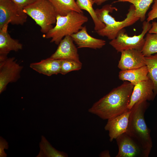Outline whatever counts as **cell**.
Returning a JSON list of instances; mask_svg holds the SVG:
<instances>
[{
    "instance_id": "4dcf8cb0",
    "label": "cell",
    "mask_w": 157,
    "mask_h": 157,
    "mask_svg": "<svg viewBox=\"0 0 157 157\" xmlns=\"http://www.w3.org/2000/svg\"><path fill=\"white\" fill-rule=\"evenodd\" d=\"M128 0H119L118 1L126 2Z\"/></svg>"
},
{
    "instance_id": "2e32d148",
    "label": "cell",
    "mask_w": 157,
    "mask_h": 157,
    "mask_svg": "<svg viewBox=\"0 0 157 157\" xmlns=\"http://www.w3.org/2000/svg\"><path fill=\"white\" fill-rule=\"evenodd\" d=\"M61 59L50 57L40 62L32 63L30 67L38 73L48 76L60 74Z\"/></svg>"
},
{
    "instance_id": "5bb4252c",
    "label": "cell",
    "mask_w": 157,
    "mask_h": 157,
    "mask_svg": "<svg viewBox=\"0 0 157 157\" xmlns=\"http://www.w3.org/2000/svg\"><path fill=\"white\" fill-rule=\"evenodd\" d=\"M71 36L78 48L100 49L106 44L105 40L94 38L89 35L85 26H83L79 31Z\"/></svg>"
},
{
    "instance_id": "9c48e42d",
    "label": "cell",
    "mask_w": 157,
    "mask_h": 157,
    "mask_svg": "<svg viewBox=\"0 0 157 157\" xmlns=\"http://www.w3.org/2000/svg\"><path fill=\"white\" fill-rule=\"evenodd\" d=\"M115 140L118 148L116 157H148L141 144L127 133Z\"/></svg>"
},
{
    "instance_id": "e0dca14e",
    "label": "cell",
    "mask_w": 157,
    "mask_h": 157,
    "mask_svg": "<svg viewBox=\"0 0 157 157\" xmlns=\"http://www.w3.org/2000/svg\"><path fill=\"white\" fill-rule=\"evenodd\" d=\"M148 72L146 65L136 69L121 70L118 77L120 80L129 82L134 86L140 82L149 79Z\"/></svg>"
},
{
    "instance_id": "4fadbf2b",
    "label": "cell",
    "mask_w": 157,
    "mask_h": 157,
    "mask_svg": "<svg viewBox=\"0 0 157 157\" xmlns=\"http://www.w3.org/2000/svg\"><path fill=\"white\" fill-rule=\"evenodd\" d=\"M55 51L50 57L54 59H71L80 62L77 48L71 36L65 37L58 44Z\"/></svg>"
},
{
    "instance_id": "9a60e30c",
    "label": "cell",
    "mask_w": 157,
    "mask_h": 157,
    "mask_svg": "<svg viewBox=\"0 0 157 157\" xmlns=\"http://www.w3.org/2000/svg\"><path fill=\"white\" fill-rule=\"evenodd\" d=\"M8 24H5L0 28V58H6L11 51H17L23 47L22 43L11 38L8 33Z\"/></svg>"
},
{
    "instance_id": "3957f363",
    "label": "cell",
    "mask_w": 157,
    "mask_h": 157,
    "mask_svg": "<svg viewBox=\"0 0 157 157\" xmlns=\"http://www.w3.org/2000/svg\"><path fill=\"white\" fill-rule=\"evenodd\" d=\"M95 10L99 20L105 25L104 28L95 32L99 35L106 37L111 40L116 38L121 30L133 25L140 19L134 15L135 8L133 4L130 6L126 17L121 21H116L109 14L114 10H117V8L111 4L105 5L101 8H97Z\"/></svg>"
},
{
    "instance_id": "52a82bcc",
    "label": "cell",
    "mask_w": 157,
    "mask_h": 157,
    "mask_svg": "<svg viewBox=\"0 0 157 157\" xmlns=\"http://www.w3.org/2000/svg\"><path fill=\"white\" fill-rule=\"evenodd\" d=\"M23 66L14 57L0 59V94L6 90L10 83L15 82L20 78Z\"/></svg>"
},
{
    "instance_id": "83f0119b",
    "label": "cell",
    "mask_w": 157,
    "mask_h": 157,
    "mask_svg": "<svg viewBox=\"0 0 157 157\" xmlns=\"http://www.w3.org/2000/svg\"><path fill=\"white\" fill-rule=\"evenodd\" d=\"M151 24V27L148 33L157 34V22H152Z\"/></svg>"
},
{
    "instance_id": "d6986e66",
    "label": "cell",
    "mask_w": 157,
    "mask_h": 157,
    "mask_svg": "<svg viewBox=\"0 0 157 157\" xmlns=\"http://www.w3.org/2000/svg\"><path fill=\"white\" fill-rule=\"evenodd\" d=\"M39 143L40 151L36 157H67V154L63 151H59L53 147L46 138L41 136Z\"/></svg>"
},
{
    "instance_id": "44dd1931",
    "label": "cell",
    "mask_w": 157,
    "mask_h": 157,
    "mask_svg": "<svg viewBox=\"0 0 157 157\" xmlns=\"http://www.w3.org/2000/svg\"><path fill=\"white\" fill-rule=\"evenodd\" d=\"M145 59L148 71V76L153 82L154 93L155 97L157 94V53L145 56Z\"/></svg>"
},
{
    "instance_id": "d4e9b609",
    "label": "cell",
    "mask_w": 157,
    "mask_h": 157,
    "mask_svg": "<svg viewBox=\"0 0 157 157\" xmlns=\"http://www.w3.org/2000/svg\"><path fill=\"white\" fill-rule=\"evenodd\" d=\"M151 10L148 14L147 21L149 22L154 19L157 18V0H154Z\"/></svg>"
},
{
    "instance_id": "ac0fdd59",
    "label": "cell",
    "mask_w": 157,
    "mask_h": 157,
    "mask_svg": "<svg viewBox=\"0 0 157 157\" xmlns=\"http://www.w3.org/2000/svg\"><path fill=\"white\" fill-rule=\"evenodd\" d=\"M48 0L53 5L58 15L65 16L72 11L83 13L75 0Z\"/></svg>"
},
{
    "instance_id": "ffe728a7",
    "label": "cell",
    "mask_w": 157,
    "mask_h": 157,
    "mask_svg": "<svg viewBox=\"0 0 157 157\" xmlns=\"http://www.w3.org/2000/svg\"><path fill=\"white\" fill-rule=\"evenodd\" d=\"M76 2L81 9L86 11L90 15L94 24V29L95 32L105 27V24L99 20L93 8L94 3L93 0H76Z\"/></svg>"
},
{
    "instance_id": "4316f807",
    "label": "cell",
    "mask_w": 157,
    "mask_h": 157,
    "mask_svg": "<svg viewBox=\"0 0 157 157\" xmlns=\"http://www.w3.org/2000/svg\"><path fill=\"white\" fill-rule=\"evenodd\" d=\"M20 10H23L26 6L33 2L35 0H10Z\"/></svg>"
},
{
    "instance_id": "8fae6325",
    "label": "cell",
    "mask_w": 157,
    "mask_h": 157,
    "mask_svg": "<svg viewBox=\"0 0 157 157\" xmlns=\"http://www.w3.org/2000/svg\"><path fill=\"white\" fill-rule=\"evenodd\" d=\"M118 65L121 70L139 68L146 65L145 56L141 51L133 49L123 51Z\"/></svg>"
},
{
    "instance_id": "7a4b0ae2",
    "label": "cell",
    "mask_w": 157,
    "mask_h": 157,
    "mask_svg": "<svg viewBox=\"0 0 157 157\" xmlns=\"http://www.w3.org/2000/svg\"><path fill=\"white\" fill-rule=\"evenodd\" d=\"M147 101L142 100L131 109L129 124L126 132L142 146L149 156L152 147L150 130L145 121L144 113L148 107Z\"/></svg>"
},
{
    "instance_id": "8992f818",
    "label": "cell",
    "mask_w": 157,
    "mask_h": 157,
    "mask_svg": "<svg viewBox=\"0 0 157 157\" xmlns=\"http://www.w3.org/2000/svg\"><path fill=\"white\" fill-rule=\"evenodd\" d=\"M151 26L152 24L149 22L144 21L141 33L138 35L132 36H129L126 33L124 29L123 28L119 32L116 38L111 40L109 44L117 52H121L123 51L131 49L141 51L144 43V37Z\"/></svg>"
},
{
    "instance_id": "f546056e",
    "label": "cell",
    "mask_w": 157,
    "mask_h": 157,
    "mask_svg": "<svg viewBox=\"0 0 157 157\" xmlns=\"http://www.w3.org/2000/svg\"><path fill=\"white\" fill-rule=\"evenodd\" d=\"M94 3L97 5H100L108 0H93Z\"/></svg>"
},
{
    "instance_id": "6da1fadb",
    "label": "cell",
    "mask_w": 157,
    "mask_h": 157,
    "mask_svg": "<svg viewBox=\"0 0 157 157\" xmlns=\"http://www.w3.org/2000/svg\"><path fill=\"white\" fill-rule=\"evenodd\" d=\"M134 86L130 82L124 81L95 102L89 109V112L102 119L108 120L126 112L129 110Z\"/></svg>"
},
{
    "instance_id": "30bf717a",
    "label": "cell",
    "mask_w": 157,
    "mask_h": 157,
    "mask_svg": "<svg viewBox=\"0 0 157 157\" xmlns=\"http://www.w3.org/2000/svg\"><path fill=\"white\" fill-rule=\"evenodd\" d=\"M131 112V110H129L122 114L107 120L104 128L108 132L110 142L126 132Z\"/></svg>"
},
{
    "instance_id": "277c9868",
    "label": "cell",
    "mask_w": 157,
    "mask_h": 157,
    "mask_svg": "<svg viewBox=\"0 0 157 157\" xmlns=\"http://www.w3.org/2000/svg\"><path fill=\"white\" fill-rule=\"evenodd\" d=\"M88 21V17L83 13L74 11L65 16L57 15L55 26L45 34L44 37L50 38L51 42L58 45L65 36H71L79 31Z\"/></svg>"
},
{
    "instance_id": "603a6c76",
    "label": "cell",
    "mask_w": 157,
    "mask_h": 157,
    "mask_svg": "<svg viewBox=\"0 0 157 157\" xmlns=\"http://www.w3.org/2000/svg\"><path fill=\"white\" fill-rule=\"evenodd\" d=\"M141 51L144 56L157 53V34L147 33Z\"/></svg>"
},
{
    "instance_id": "7402d4cb",
    "label": "cell",
    "mask_w": 157,
    "mask_h": 157,
    "mask_svg": "<svg viewBox=\"0 0 157 157\" xmlns=\"http://www.w3.org/2000/svg\"><path fill=\"white\" fill-rule=\"evenodd\" d=\"M154 0H128L126 2L131 3L135 8V16L141 22L145 19L146 13Z\"/></svg>"
},
{
    "instance_id": "5b68a950",
    "label": "cell",
    "mask_w": 157,
    "mask_h": 157,
    "mask_svg": "<svg viewBox=\"0 0 157 157\" xmlns=\"http://www.w3.org/2000/svg\"><path fill=\"white\" fill-rule=\"evenodd\" d=\"M23 10L40 26L41 32L45 34L56 23L58 15L53 5L48 0H35L25 6Z\"/></svg>"
},
{
    "instance_id": "7c38bea8",
    "label": "cell",
    "mask_w": 157,
    "mask_h": 157,
    "mask_svg": "<svg viewBox=\"0 0 157 157\" xmlns=\"http://www.w3.org/2000/svg\"><path fill=\"white\" fill-rule=\"evenodd\" d=\"M154 93V85L149 78L140 82L134 86L131 94L128 109L130 110L133 106L140 101L153 100L155 98Z\"/></svg>"
},
{
    "instance_id": "484cf974",
    "label": "cell",
    "mask_w": 157,
    "mask_h": 157,
    "mask_svg": "<svg viewBox=\"0 0 157 157\" xmlns=\"http://www.w3.org/2000/svg\"><path fill=\"white\" fill-rule=\"evenodd\" d=\"M8 142L2 137H0V157H6L7 155L5 152L4 149H7L8 148Z\"/></svg>"
},
{
    "instance_id": "f1b7e54d",
    "label": "cell",
    "mask_w": 157,
    "mask_h": 157,
    "mask_svg": "<svg viewBox=\"0 0 157 157\" xmlns=\"http://www.w3.org/2000/svg\"><path fill=\"white\" fill-rule=\"evenodd\" d=\"M99 156L101 157H110V156L109 151L106 150L102 151L99 154Z\"/></svg>"
},
{
    "instance_id": "cb8c5ba5",
    "label": "cell",
    "mask_w": 157,
    "mask_h": 157,
    "mask_svg": "<svg viewBox=\"0 0 157 157\" xmlns=\"http://www.w3.org/2000/svg\"><path fill=\"white\" fill-rule=\"evenodd\" d=\"M82 63L79 62L71 59H61L60 74L65 75L74 71L81 69Z\"/></svg>"
},
{
    "instance_id": "ba28073f",
    "label": "cell",
    "mask_w": 157,
    "mask_h": 157,
    "mask_svg": "<svg viewBox=\"0 0 157 157\" xmlns=\"http://www.w3.org/2000/svg\"><path fill=\"white\" fill-rule=\"evenodd\" d=\"M27 16L10 0H0V28L7 24L22 25Z\"/></svg>"
}]
</instances>
